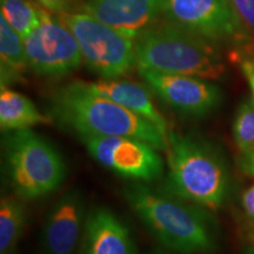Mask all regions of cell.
Wrapping results in <instances>:
<instances>
[{"instance_id": "2", "label": "cell", "mask_w": 254, "mask_h": 254, "mask_svg": "<svg viewBox=\"0 0 254 254\" xmlns=\"http://www.w3.org/2000/svg\"><path fill=\"white\" fill-rule=\"evenodd\" d=\"M47 116L53 124L81 136H131L166 151L167 136L153 124L95 93L86 81H72L52 92Z\"/></svg>"}, {"instance_id": "7", "label": "cell", "mask_w": 254, "mask_h": 254, "mask_svg": "<svg viewBox=\"0 0 254 254\" xmlns=\"http://www.w3.org/2000/svg\"><path fill=\"white\" fill-rule=\"evenodd\" d=\"M80 47L82 60L100 79H118L136 66L135 40L85 13L60 14Z\"/></svg>"}, {"instance_id": "27", "label": "cell", "mask_w": 254, "mask_h": 254, "mask_svg": "<svg viewBox=\"0 0 254 254\" xmlns=\"http://www.w3.org/2000/svg\"><path fill=\"white\" fill-rule=\"evenodd\" d=\"M7 254H19L17 251H12V252H9V253H7Z\"/></svg>"}, {"instance_id": "16", "label": "cell", "mask_w": 254, "mask_h": 254, "mask_svg": "<svg viewBox=\"0 0 254 254\" xmlns=\"http://www.w3.org/2000/svg\"><path fill=\"white\" fill-rule=\"evenodd\" d=\"M0 66L1 87L23 80L28 69L24 39L0 15Z\"/></svg>"}, {"instance_id": "17", "label": "cell", "mask_w": 254, "mask_h": 254, "mask_svg": "<svg viewBox=\"0 0 254 254\" xmlns=\"http://www.w3.org/2000/svg\"><path fill=\"white\" fill-rule=\"evenodd\" d=\"M27 212L23 200L17 195L2 196L0 201V254L14 251L23 237Z\"/></svg>"}, {"instance_id": "12", "label": "cell", "mask_w": 254, "mask_h": 254, "mask_svg": "<svg viewBox=\"0 0 254 254\" xmlns=\"http://www.w3.org/2000/svg\"><path fill=\"white\" fill-rule=\"evenodd\" d=\"M82 12L135 40L158 23L163 0H86Z\"/></svg>"}, {"instance_id": "1", "label": "cell", "mask_w": 254, "mask_h": 254, "mask_svg": "<svg viewBox=\"0 0 254 254\" xmlns=\"http://www.w3.org/2000/svg\"><path fill=\"white\" fill-rule=\"evenodd\" d=\"M123 195L146 230L179 254H208L218 247L217 224L205 207L132 182Z\"/></svg>"}, {"instance_id": "25", "label": "cell", "mask_w": 254, "mask_h": 254, "mask_svg": "<svg viewBox=\"0 0 254 254\" xmlns=\"http://www.w3.org/2000/svg\"><path fill=\"white\" fill-rule=\"evenodd\" d=\"M151 254H172V253H168V252H164V251H154Z\"/></svg>"}, {"instance_id": "13", "label": "cell", "mask_w": 254, "mask_h": 254, "mask_svg": "<svg viewBox=\"0 0 254 254\" xmlns=\"http://www.w3.org/2000/svg\"><path fill=\"white\" fill-rule=\"evenodd\" d=\"M81 254H136V246L127 225L106 207L87 213Z\"/></svg>"}, {"instance_id": "26", "label": "cell", "mask_w": 254, "mask_h": 254, "mask_svg": "<svg viewBox=\"0 0 254 254\" xmlns=\"http://www.w3.org/2000/svg\"><path fill=\"white\" fill-rule=\"evenodd\" d=\"M251 254H254V243H253L252 247H251Z\"/></svg>"}, {"instance_id": "24", "label": "cell", "mask_w": 254, "mask_h": 254, "mask_svg": "<svg viewBox=\"0 0 254 254\" xmlns=\"http://www.w3.org/2000/svg\"><path fill=\"white\" fill-rule=\"evenodd\" d=\"M241 163H243L244 170L249 174H251V176L254 177V155L249 158H243Z\"/></svg>"}, {"instance_id": "20", "label": "cell", "mask_w": 254, "mask_h": 254, "mask_svg": "<svg viewBox=\"0 0 254 254\" xmlns=\"http://www.w3.org/2000/svg\"><path fill=\"white\" fill-rule=\"evenodd\" d=\"M37 1L41 7L58 15L73 13L79 5V0H37Z\"/></svg>"}, {"instance_id": "15", "label": "cell", "mask_w": 254, "mask_h": 254, "mask_svg": "<svg viewBox=\"0 0 254 254\" xmlns=\"http://www.w3.org/2000/svg\"><path fill=\"white\" fill-rule=\"evenodd\" d=\"M40 124H53L47 114L38 110L26 95L1 87L0 92V127L2 133L28 129Z\"/></svg>"}, {"instance_id": "10", "label": "cell", "mask_w": 254, "mask_h": 254, "mask_svg": "<svg viewBox=\"0 0 254 254\" xmlns=\"http://www.w3.org/2000/svg\"><path fill=\"white\" fill-rule=\"evenodd\" d=\"M138 71L159 99L184 117L202 119L214 112L221 103V90L207 79L147 68Z\"/></svg>"}, {"instance_id": "6", "label": "cell", "mask_w": 254, "mask_h": 254, "mask_svg": "<svg viewBox=\"0 0 254 254\" xmlns=\"http://www.w3.org/2000/svg\"><path fill=\"white\" fill-rule=\"evenodd\" d=\"M163 14L171 23L200 36L231 56L254 55V32L230 0H163Z\"/></svg>"}, {"instance_id": "23", "label": "cell", "mask_w": 254, "mask_h": 254, "mask_svg": "<svg viewBox=\"0 0 254 254\" xmlns=\"http://www.w3.org/2000/svg\"><path fill=\"white\" fill-rule=\"evenodd\" d=\"M243 207L250 218L254 219V185L246 190L243 195Z\"/></svg>"}, {"instance_id": "3", "label": "cell", "mask_w": 254, "mask_h": 254, "mask_svg": "<svg viewBox=\"0 0 254 254\" xmlns=\"http://www.w3.org/2000/svg\"><path fill=\"white\" fill-rule=\"evenodd\" d=\"M166 190L205 208H218L230 192V173L224 155L194 132L167 135Z\"/></svg>"}, {"instance_id": "4", "label": "cell", "mask_w": 254, "mask_h": 254, "mask_svg": "<svg viewBox=\"0 0 254 254\" xmlns=\"http://www.w3.org/2000/svg\"><path fill=\"white\" fill-rule=\"evenodd\" d=\"M135 55L138 68L207 80L220 79L226 72L220 47L167 19L136 38Z\"/></svg>"}, {"instance_id": "11", "label": "cell", "mask_w": 254, "mask_h": 254, "mask_svg": "<svg viewBox=\"0 0 254 254\" xmlns=\"http://www.w3.org/2000/svg\"><path fill=\"white\" fill-rule=\"evenodd\" d=\"M87 212L79 190H68L57 200L41 226L43 254H75L84 236Z\"/></svg>"}, {"instance_id": "14", "label": "cell", "mask_w": 254, "mask_h": 254, "mask_svg": "<svg viewBox=\"0 0 254 254\" xmlns=\"http://www.w3.org/2000/svg\"><path fill=\"white\" fill-rule=\"evenodd\" d=\"M87 85L95 93L122 105L126 110L153 124L165 136L168 135L167 120L155 107L150 92L142 85L122 78L100 79L87 82Z\"/></svg>"}, {"instance_id": "5", "label": "cell", "mask_w": 254, "mask_h": 254, "mask_svg": "<svg viewBox=\"0 0 254 254\" xmlns=\"http://www.w3.org/2000/svg\"><path fill=\"white\" fill-rule=\"evenodd\" d=\"M2 157L6 180L21 200H37L56 192L67 176L60 152L31 128L5 132Z\"/></svg>"}, {"instance_id": "22", "label": "cell", "mask_w": 254, "mask_h": 254, "mask_svg": "<svg viewBox=\"0 0 254 254\" xmlns=\"http://www.w3.org/2000/svg\"><path fill=\"white\" fill-rule=\"evenodd\" d=\"M243 21L254 32V0H230Z\"/></svg>"}, {"instance_id": "19", "label": "cell", "mask_w": 254, "mask_h": 254, "mask_svg": "<svg viewBox=\"0 0 254 254\" xmlns=\"http://www.w3.org/2000/svg\"><path fill=\"white\" fill-rule=\"evenodd\" d=\"M233 138L243 158L254 155V99L244 100L233 120Z\"/></svg>"}, {"instance_id": "9", "label": "cell", "mask_w": 254, "mask_h": 254, "mask_svg": "<svg viewBox=\"0 0 254 254\" xmlns=\"http://www.w3.org/2000/svg\"><path fill=\"white\" fill-rule=\"evenodd\" d=\"M88 154L101 166L125 179L152 183L164 173L158 148L131 136H81Z\"/></svg>"}, {"instance_id": "8", "label": "cell", "mask_w": 254, "mask_h": 254, "mask_svg": "<svg viewBox=\"0 0 254 254\" xmlns=\"http://www.w3.org/2000/svg\"><path fill=\"white\" fill-rule=\"evenodd\" d=\"M28 69L47 78H62L79 68L81 51L74 34L59 17L40 6V23L24 39Z\"/></svg>"}, {"instance_id": "18", "label": "cell", "mask_w": 254, "mask_h": 254, "mask_svg": "<svg viewBox=\"0 0 254 254\" xmlns=\"http://www.w3.org/2000/svg\"><path fill=\"white\" fill-rule=\"evenodd\" d=\"M0 15L23 39L40 23V5L30 0H0Z\"/></svg>"}, {"instance_id": "21", "label": "cell", "mask_w": 254, "mask_h": 254, "mask_svg": "<svg viewBox=\"0 0 254 254\" xmlns=\"http://www.w3.org/2000/svg\"><path fill=\"white\" fill-rule=\"evenodd\" d=\"M239 64V67L243 72L244 77L249 82L251 91H252V98L254 99V55L250 53H239V55L232 56Z\"/></svg>"}]
</instances>
